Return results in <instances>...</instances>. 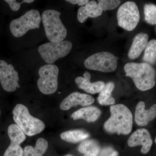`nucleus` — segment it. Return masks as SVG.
<instances>
[{"instance_id":"obj_1","label":"nucleus","mask_w":156,"mask_h":156,"mask_svg":"<svg viewBox=\"0 0 156 156\" xmlns=\"http://www.w3.org/2000/svg\"><path fill=\"white\" fill-rule=\"evenodd\" d=\"M111 116L104 125L107 132L127 135L133 126V116L129 109L123 104L111 105Z\"/></svg>"},{"instance_id":"obj_2","label":"nucleus","mask_w":156,"mask_h":156,"mask_svg":"<svg viewBox=\"0 0 156 156\" xmlns=\"http://www.w3.org/2000/svg\"><path fill=\"white\" fill-rule=\"evenodd\" d=\"M124 70L126 76L131 77L140 91L149 90L155 85L156 71L148 63L128 62L125 65Z\"/></svg>"},{"instance_id":"obj_3","label":"nucleus","mask_w":156,"mask_h":156,"mask_svg":"<svg viewBox=\"0 0 156 156\" xmlns=\"http://www.w3.org/2000/svg\"><path fill=\"white\" fill-rule=\"evenodd\" d=\"M12 113L16 125L27 136H33L40 134L45 129L44 123L32 116L28 109L23 105L17 104L14 108Z\"/></svg>"},{"instance_id":"obj_4","label":"nucleus","mask_w":156,"mask_h":156,"mask_svg":"<svg viewBox=\"0 0 156 156\" xmlns=\"http://www.w3.org/2000/svg\"><path fill=\"white\" fill-rule=\"evenodd\" d=\"M61 13L53 9L44 11L42 20L47 38L51 42L63 41L67 34V30L60 18Z\"/></svg>"},{"instance_id":"obj_5","label":"nucleus","mask_w":156,"mask_h":156,"mask_svg":"<svg viewBox=\"0 0 156 156\" xmlns=\"http://www.w3.org/2000/svg\"><path fill=\"white\" fill-rule=\"evenodd\" d=\"M41 17L38 11L30 10L19 18L13 20L10 24L11 34L16 37L25 34L29 30L40 28Z\"/></svg>"},{"instance_id":"obj_6","label":"nucleus","mask_w":156,"mask_h":156,"mask_svg":"<svg viewBox=\"0 0 156 156\" xmlns=\"http://www.w3.org/2000/svg\"><path fill=\"white\" fill-rule=\"evenodd\" d=\"M72 47V43L70 41L50 42L41 45L38 50L46 63L53 64L58 58H63L69 54Z\"/></svg>"},{"instance_id":"obj_7","label":"nucleus","mask_w":156,"mask_h":156,"mask_svg":"<svg viewBox=\"0 0 156 156\" xmlns=\"http://www.w3.org/2000/svg\"><path fill=\"white\" fill-rule=\"evenodd\" d=\"M38 73L37 85L40 92L45 95L55 93L58 88V68L54 64L45 65L40 68Z\"/></svg>"},{"instance_id":"obj_8","label":"nucleus","mask_w":156,"mask_h":156,"mask_svg":"<svg viewBox=\"0 0 156 156\" xmlns=\"http://www.w3.org/2000/svg\"><path fill=\"white\" fill-rule=\"evenodd\" d=\"M119 58L107 52L95 53L89 56L84 62L88 69L104 73L112 72L116 69Z\"/></svg>"},{"instance_id":"obj_9","label":"nucleus","mask_w":156,"mask_h":156,"mask_svg":"<svg viewBox=\"0 0 156 156\" xmlns=\"http://www.w3.org/2000/svg\"><path fill=\"white\" fill-rule=\"evenodd\" d=\"M118 24L125 30L131 31L139 23L140 14L136 3L127 2L120 6L117 14Z\"/></svg>"},{"instance_id":"obj_10","label":"nucleus","mask_w":156,"mask_h":156,"mask_svg":"<svg viewBox=\"0 0 156 156\" xmlns=\"http://www.w3.org/2000/svg\"><path fill=\"white\" fill-rule=\"evenodd\" d=\"M19 80L18 72L13 66L0 60V83L3 89L7 92H14L20 87Z\"/></svg>"},{"instance_id":"obj_11","label":"nucleus","mask_w":156,"mask_h":156,"mask_svg":"<svg viewBox=\"0 0 156 156\" xmlns=\"http://www.w3.org/2000/svg\"><path fill=\"white\" fill-rule=\"evenodd\" d=\"M128 144L130 147L142 146L141 152L143 154H146L150 151L153 140L148 130L145 128H140L131 134L128 140Z\"/></svg>"},{"instance_id":"obj_12","label":"nucleus","mask_w":156,"mask_h":156,"mask_svg":"<svg viewBox=\"0 0 156 156\" xmlns=\"http://www.w3.org/2000/svg\"><path fill=\"white\" fill-rule=\"evenodd\" d=\"M95 99L91 95L74 92L70 94L62 101L60 108L62 110H68L73 107L80 105L88 106L94 103Z\"/></svg>"},{"instance_id":"obj_13","label":"nucleus","mask_w":156,"mask_h":156,"mask_svg":"<svg viewBox=\"0 0 156 156\" xmlns=\"http://www.w3.org/2000/svg\"><path fill=\"white\" fill-rule=\"evenodd\" d=\"M144 101H140L136 105L135 112V121L140 126H145L156 117V104L154 105L148 110L145 109Z\"/></svg>"},{"instance_id":"obj_14","label":"nucleus","mask_w":156,"mask_h":156,"mask_svg":"<svg viewBox=\"0 0 156 156\" xmlns=\"http://www.w3.org/2000/svg\"><path fill=\"white\" fill-rule=\"evenodd\" d=\"M91 75L88 72L86 71L83 74V77H78L76 78L75 82L80 89L85 92L94 94L101 92L105 84L102 81H98L95 83L90 82Z\"/></svg>"},{"instance_id":"obj_15","label":"nucleus","mask_w":156,"mask_h":156,"mask_svg":"<svg viewBox=\"0 0 156 156\" xmlns=\"http://www.w3.org/2000/svg\"><path fill=\"white\" fill-rule=\"evenodd\" d=\"M102 13L103 11L96 1H89L85 6H82L78 10L77 18L79 22L83 23L88 17L96 18Z\"/></svg>"},{"instance_id":"obj_16","label":"nucleus","mask_w":156,"mask_h":156,"mask_svg":"<svg viewBox=\"0 0 156 156\" xmlns=\"http://www.w3.org/2000/svg\"><path fill=\"white\" fill-rule=\"evenodd\" d=\"M148 35L144 33H140L135 36L128 53L130 59H135L139 57L145 50L148 43Z\"/></svg>"},{"instance_id":"obj_17","label":"nucleus","mask_w":156,"mask_h":156,"mask_svg":"<svg viewBox=\"0 0 156 156\" xmlns=\"http://www.w3.org/2000/svg\"><path fill=\"white\" fill-rule=\"evenodd\" d=\"M101 114L99 108L94 106L87 107L80 109L71 115L74 120L83 119L88 122H93L98 119Z\"/></svg>"},{"instance_id":"obj_18","label":"nucleus","mask_w":156,"mask_h":156,"mask_svg":"<svg viewBox=\"0 0 156 156\" xmlns=\"http://www.w3.org/2000/svg\"><path fill=\"white\" fill-rule=\"evenodd\" d=\"M48 143L47 140L40 138L37 140L35 147L27 146L23 149V156H43L47 151Z\"/></svg>"},{"instance_id":"obj_19","label":"nucleus","mask_w":156,"mask_h":156,"mask_svg":"<svg viewBox=\"0 0 156 156\" xmlns=\"http://www.w3.org/2000/svg\"><path fill=\"white\" fill-rule=\"evenodd\" d=\"M114 88L115 84L113 82H109L105 85L98 97V100L100 104L102 105L114 104L115 99L112 94Z\"/></svg>"},{"instance_id":"obj_20","label":"nucleus","mask_w":156,"mask_h":156,"mask_svg":"<svg viewBox=\"0 0 156 156\" xmlns=\"http://www.w3.org/2000/svg\"><path fill=\"white\" fill-rule=\"evenodd\" d=\"M78 150L84 156H98L100 152V147L94 140H88L81 143Z\"/></svg>"},{"instance_id":"obj_21","label":"nucleus","mask_w":156,"mask_h":156,"mask_svg":"<svg viewBox=\"0 0 156 156\" xmlns=\"http://www.w3.org/2000/svg\"><path fill=\"white\" fill-rule=\"evenodd\" d=\"M89 136V133L81 130L65 131L60 134L61 139L68 142L76 143L87 139Z\"/></svg>"},{"instance_id":"obj_22","label":"nucleus","mask_w":156,"mask_h":156,"mask_svg":"<svg viewBox=\"0 0 156 156\" xmlns=\"http://www.w3.org/2000/svg\"><path fill=\"white\" fill-rule=\"evenodd\" d=\"M11 144L20 145L26 139L25 134L16 124H11L8 129Z\"/></svg>"},{"instance_id":"obj_23","label":"nucleus","mask_w":156,"mask_h":156,"mask_svg":"<svg viewBox=\"0 0 156 156\" xmlns=\"http://www.w3.org/2000/svg\"><path fill=\"white\" fill-rule=\"evenodd\" d=\"M144 61L149 64L156 63V40H152L148 42L143 58Z\"/></svg>"},{"instance_id":"obj_24","label":"nucleus","mask_w":156,"mask_h":156,"mask_svg":"<svg viewBox=\"0 0 156 156\" xmlns=\"http://www.w3.org/2000/svg\"><path fill=\"white\" fill-rule=\"evenodd\" d=\"M144 19L147 23L151 25L156 24V5L152 4H147L144 7Z\"/></svg>"},{"instance_id":"obj_25","label":"nucleus","mask_w":156,"mask_h":156,"mask_svg":"<svg viewBox=\"0 0 156 156\" xmlns=\"http://www.w3.org/2000/svg\"><path fill=\"white\" fill-rule=\"evenodd\" d=\"M98 4L102 11L112 10L115 9L121 3L118 0H99Z\"/></svg>"},{"instance_id":"obj_26","label":"nucleus","mask_w":156,"mask_h":156,"mask_svg":"<svg viewBox=\"0 0 156 156\" xmlns=\"http://www.w3.org/2000/svg\"><path fill=\"white\" fill-rule=\"evenodd\" d=\"M23 150L20 145L11 144L6 149L4 156H23Z\"/></svg>"},{"instance_id":"obj_27","label":"nucleus","mask_w":156,"mask_h":156,"mask_svg":"<svg viewBox=\"0 0 156 156\" xmlns=\"http://www.w3.org/2000/svg\"><path fill=\"white\" fill-rule=\"evenodd\" d=\"M6 2L9 4L10 8L12 11H17L20 9L21 4L23 3H32L34 2V0H23L21 1V2H18L15 0H6L5 1Z\"/></svg>"},{"instance_id":"obj_28","label":"nucleus","mask_w":156,"mask_h":156,"mask_svg":"<svg viewBox=\"0 0 156 156\" xmlns=\"http://www.w3.org/2000/svg\"><path fill=\"white\" fill-rule=\"evenodd\" d=\"M119 153L112 147H106L104 148L99 152L98 156H118Z\"/></svg>"},{"instance_id":"obj_29","label":"nucleus","mask_w":156,"mask_h":156,"mask_svg":"<svg viewBox=\"0 0 156 156\" xmlns=\"http://www.w3.org/2000/svg\"><path fill=\"white\" fill-rule=\"evenodd\" d=\"M66 2L71 3L73 5L77 4L79 6H83L84 5H86L89 1L88 0H67Z\"/></svg>"},{"instance_id":"obj_30","label":"nucleus","mask_w":156,"mask_h":156,"mask_svg":"<svg viewBox=\"0 0 156 156\" xmlns=\"http://www.w3.org/2000/svg\"><path fill=\"white\" fill-rule=\"evenodd\" d=\"M64 156H74L72 155H71V154H68V155H65Z\"/></svg>"},{"instance_id":"obj_31","label":"nucleus","mask_w":156,"mask_h":156,"mask_svg":"<svg viewBox=\"0 0 156 156\" xmlns=\"http://www.w3.org/2000/svg\"><path fill=\"white\" fill-rule=\"evenodd\" d=\"M155 142L156 143V139H155Z\"/></svg>"},{"instance_id":"obj_32","label":"nucleus","mask_w":156,"mask_h":156,"mask_svg":"<svg viewBox=\"0 0 156 156\" xmlns=\"http://www.w3.org/2000/svg\"><path fill=\"white\" fill-rule=\"evenodd\" d=\"M0 114H1V111H0Z\"/></svg>"}]
</instances>
